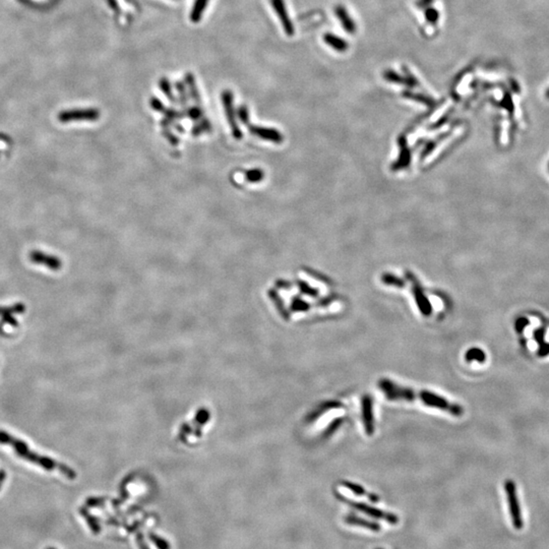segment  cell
Here are the masks:
<instances>
[{
  "instance_id": "3957f363",
  "label": "cell",
  "mask_w": 549,
  "mask_h": 549,
  "mask_svg": "<svg viewBox=\"0 0 549 549\" xmlns=\"http://www.w3.org/2000/svg\"><path fill=\"white\" fill-rule=\"evenodd\" d=\"M505 488L508 495V503H509L510 514L512 517V522L515 528L520 530L523 528V518H522V513H521V509L518 502L516 484L514 481L508 480L505 484Z\"/></svg>"
},
{
  "instance_id": "ac0fdd59",
  "label": "cell",
  "mask_w": 549,
  "mask_h": 549,
  "mask_svg": "<svg viewBox=\"0 0 549 549\" xmlns=\"http://www.w3.org/2000/svg\"><path fill=\"white\" fill-rule=\"evenodd\" d=\"M4 479H5V473H4V471H0V487H1Z\"/></svg>"
},
{
  "instance_id": "e0dca14e",
  "label": "cell",
  "mask_w": 549,
  "mask_h": 549,
  "mask_svg": "<svg viewBox=\"0 0 549 549\" xmlns=\"http://www.w3.org/2000/svg\"><path fill=\"white\" fill-rule=\"evenodd\" d=\"M136 540H137V543H138V546L140 547V549H150V547L148 546L143 534L141 532H138L137 535H136Z\"/></svg>"
},
{
  "instance_id": "7a4b0ae2",
  "label": "cell",
  "mask_w": 549,
  "mask_h": 549,
  "mask_svg": "<svg viewBox=\"0 0 549 549\" xmlns=\"http://www.w3.org/2000/svg\"><path fill=\"white\" fill-rule=\"evenodd\" d=\"M0 442L1 443H6V445H10L13 447V450L15 451V453L32 462V463H35L39 466H41L42 468L48 470V471H51V470H59L63 475H65L68 479H74L76 477V474L75 472L70 469L69 467L65 466V465H62L50 458H47V457H42V456H38L37 454L35 453H32L28 446L22 442L21 440L17 439V438H14L13 436H11L10 434L4 432V431H0Z\"/></svg>"
},
{
  "instance_id": "8992f818",
  "label": "cell",
  "mask_w": 549,
  "mask_h": 549,
  "mask_svg": "<svg viewBox=\"0 0 549 549\" xmlns=\"http://www.w3.org/2000/svg\"><path fill=\"white\" fill-rule=\"evenodd\" d=\"M346 503H348L349 505H351L353 508L363 512L364 514H367L373 518H378V519H384L386 522L390 523V524H397L398 523V519L396 516L391 515V514H385L384 512H381L379 510H376L374 508H371V507H368L366 505L363 504H357V503H353V502H348V501H345Z\"/></svg>"
},
{
  "instance_id": "d6986e66",
  "label": "cell",
  "mask_w": 549,
  "mask_h": 549,
  "mask_svg": "<svg viewBox=\"0 0 549 549\" xmlns=\"http://www.w3.org/2000/svg\"><path fill=\"white\" fill-rule=\"evenodd\" d=\"M46 549H55V548H53V547H49V548H46Z\"/></svg>"
},
{
  "instance_id": "52a82bcc",
  "label": "cell",
  "mask_w": 549,
  "mask_h": 549,
  "mask_svg": "<svg viewBox=\"0 0 549 549\" xmlns=\"http://www.w3.org/2000/svg\"><path fill=\"white\" fill-rule=\"evenodd\" d=\"M272 5L275 9V11L278 13L279 15V18L284 27V30L286 31L287 35L291 36L294 34V28L290 21V18H289V15L287 13V10H286V7L284 5V1L283 0H272Z\"/></svg>"
},
{
  "instance_id": "2e32d148",
  "label": "cell",
  "mask_w": 549,
  "mask_h": 549,
  "mask_svg": "<svg viewBox=\"0 0 549 549\" xmlns=\"http://www.w3.org/2000/svg\"><path fill=\"white\" fill-rule=\"evenodd\" d=\"M344 485H345L348 489H350L351 491H353L355 494H358V495L367 494V492H366L365 490H364L362 487L358 486V485H355V484H353V483H349V482H345Z\"/></svg>"
},
{
  "instance_id": "8fae6325",
  "label": "cell",
  "mask_w": 549,
  "mask_h": 549,
  "mask_svg": "<svg viewBox=\"0 0 549 549\" xmlns=\"http://www.w3.org/2000/svg\"><path fill=\"white\" fill-rule=\"evenodd\" d=\"M347 523L349 524H352V525H358V526H363L369 530H372V531H379V526L375 523H371V522H366L362 519H359V518H356L354 516H351V517H348L347 518Z\"/></svg>"
},
{
  "instance_id": "5b68a950",
  "label": "cell",
  "mask_w": 549,
  "mask_h": 549,
  "mask_svg": "<svg viewBox=\"0 0 549 549\" xmlns=\"http://www.w3.org/2000/svg\"><path fill=\"white\" fill-rule=\"evenodd\" d=\"M30 259L34 264L45 266V267L49 268L52 271H58L62 267V263L60 260V258H58V257H56L54 255H51V254H46V253H44L43 251H40V250L31 251Z\"/></svg>"
},
{
  "instance_id": "277c9868",
  "label": "cell",
  "mask_w": 549,
  "mask_h": 549,
  "mask_svg": "<svg viewBox=\"0 0 549 549\" xmlns=\"http://www.w3.org/2000/svg\"><path fill=\"white\" fill-rule=\"evenodd\" d=\"M99 117V112L95 109H74L62 111L58 115V119L63 123L76 120H95Z\"/></svg>"
},
{
  "instance_id": "30bf717a",
  "label": "cell",
  "mask_w": 549,
  "mask_h": 549,
  "mask_svg": "<svg viewBox=\"0 0 549 549\" xmlns=\"http://www.w3.org/2000/svg\"><path fill=\"white\" fill-rule=\"evenodd\" d=\"M363 418H364V424H365L366 431L368 434H371L373 431V423H372V408H371V402L368 397L363 399Z\"/></svg>"
},
{
  "instance_id": "9a60e30c",
  "label": "cell",
  "mask_w": 549,
  "mask_h": 549,
  "mask_svg": "<svg viewBox=\"0 0 549 549\" xmlns=\"http://www.w3.org/2000/svg\"><path fill=\"white\" fill-rule=\"evenodd\" d=\"M105 501H106L105 498H90L87 500L86 506L90 508H97V507L102 506Z\"/></svg>"
},
{
  "instance_id": "6da1fadb",
  "label": "cell",
  "mask_w": 549,
  "mask_h": 549,
  "mask_svg": "<svg viewBox=\"0 0 549 549\" xmlns=\"http://www.w3.org/2000/svg\"><path fill=\"white\" fill-rule=\"evenodd\" d=\"M379 386L389 400L414 401L415 399V400H419L425 405L432 406V407H435L445 411H449L453 415H456V416H460L463 413V409L460 406L452 404L449 401L445 400V398L439 397L432 393L421 391L420 394H416L414 390L399 386L395 384L393 381L387 380V379L380 380Z\"/></svg>"
},
{
  "instance_id": "4fadbf2b",
  "label": "cell",
  "mask_w": 549,
  "mask_h": 549,
  "mask_svg": "<svg viewBox=\"0 0 549 549\" xmlns=\"http://www.w3.org/2000/svg\"><path fill=\"white\" fill-rule=\"evenodd\" d=\"M466 359L468 361H484L485 360V354L481 349H471L466 354Z\"/></svg>"
},
{
  "instance_id": "ba28073f",
  "label": "cell",
  "mask_w": 549,
  "mask_h": 549,
  "mask_svg": "<svg viewBox=\"0 0 549 549\" xmlns=\"http://www.w3.org/2000/svg\"><path fill=\"white\" fill-rule=\"evenodd\" d=\"M80 514H81V516H83L84 519L86 520V522H87L88 526L90 527L92 533L95 534V535L100 534V532H101V526H100L99 519L96 518L95 516L91 515V514L89 513V511H88L86 508H81V509H80Z\"/></svg>"
},
{
  "instance_id": "5bb4252c",
  "label": "cell",
  "mask_w": 549,
  "mask_h": 549,
  "mask_svg": "<svg viewBox=\"0 0 549 549\" xmlns=\"http://www.w3.org/2000/svg\"><path fill=\"white\" fill-rule=\"evenodd\" d=\"M24 311V306L22 304H15L11 307H0V315H6V313H13V312H18V313H21Z\"/></svg>"
},
{
  "instance_id": "7c38bea8",
  "label": "cell",
  "mask_w": 549,
  "mask_h": 549,
  "mask_svg": "<svg viewBox=\"0 0 549 549\" xmlns=\"http://www.w3.org/2000/svg\"><path fill=\"white\" fill-rule=\"evenodd\" d=\"M149 538L158 549H171L169 542L166 539L162 538L161 536H159V535H157V534H155L153 532L149 533Z\"/></svg>"
},
{
  "instance_id": "9c48e42d",
  "label": "cell",
  "mask_w": 549,
  "mask_h": 549,
  "mask_svg": "<svg viewBox=\"0 0 549 549\" xmlns=\"http://www.w3.org/2000/svg\"><path fill=\"white\" fill-rule=\"evenodd\" d=\"M210 0H195L190 11V20L192 22H198L204 12Z\"/></svg>"
}]
</instances>
